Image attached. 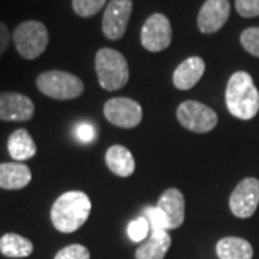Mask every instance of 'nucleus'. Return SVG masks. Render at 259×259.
Masks as SVG:
<instances>
[{
	"label": "nucleus",
	"mask_w": 259,
	"mask_h": 259,
	"mask_svg": "<svg viewBox=\"0 0 259 259\" xmlns=\"http://www.w3.org/2000/svg\"><path fill=\"white\" fill-rule=\"evenodd\" d=\"M144 216L147 218L151 231H168V223H167L166 216L157 206L156 207H147Z\"/></svg>",
	"instance_id": "25"
},
{
	"label": "nucleus",
	"mask_w": 259,
	"mask_h": 259,
	"mask_svg": "<svg viewBox=\"0 0 259 259\" xmlns=\"http://www.w3.org/2000/svg\"><path fill=\"white\" fill-rule=\"evenodd\" d=\"M206 64L200 56H190L177 66L173 72V85L180 91L193 88L203 76Z\"/></svg>",
	"instance_id": "14"
},
{
	"label": "nucleus",
	"mask_w": 259,
	"mask_h": 259,
	"mask_svg": "<svg viewBox=\"0 0 259 259\" xmlns=\"http://www.w3.org/2000/svg\"><path fill=\"white\" fill-rule=\"evenodd\" d=\"M235 8L242 18L259 16V0H236Z\"/></svg>",
	"instance_id": "26"
},
{
	"label": "nucleus",
	"mask_w": 259,
	"mask_h": 259,
	"mask_svg": "<svg viewBox=\"0 0 259 259\" xmlns=\"http://www.w3.org/2000/svg\"><path fill=\"white\" fill-rule=\"evenodd\" d=\"M76 136H78V139L81 140V141L88 143V141H91V140L94 139L95 131H94V127L91 124L83 122V124H79V125H78V128H76Z\"/></svg>",
	"instance_id": "28"
},
{
	"label": "nucleus",
	"mask_w": 259,
	"mask_h": 259,
	"mask_svg": "<svg viewBox=\"0 0 259 259\" xmlns=\"http://www.w3.org/2000/svg\"><path fill=\"white\" fill-rule=\"evenodd\" d=\"M157 207L166 216L167 223H168V231L176 229V228L183 225L186 203L185 196L179 189L171 187V189H167L166 192H163V194L158 199Z\"/></svg>",
	"instance_id": "13"
},
{
	"label": "nucleus",
	"mask_w": 259,
	"mask_h": 259,
	"mask_svg": "<svg viewBox=\"0 0 259 259\" xmlns=\"http://www.w3.org/2000/svg\"><path fill=\"white\" fill-rule=\"evenodd\" d=\"M107 0H72V9L81 18L95 16L105 6Z\"/></svg>",
	"instance_id": "21"
},
{
	"label": "nucleus",
	"mask_w": 259,
	"mask_h": 259,
	"mask_svg": "<svg viewBox=\"0 0 259 259\" xmlns=\"http://www.w3.org/2000/svg\"><path fill=\"white\" fill-rule=\"evenodd\" d=\"M104 115L115 127L136 128L143 120V108L131 98L115 97L104 104Z\"/></svg>",
	"instance_id": "8"
},
{
	"label": "nucleus",
	"mask_w": 259,
	"mask_h": 259,
	"mask_svg": "<svg viewBox=\"0 0 259 259\" xmlns=\"http://www.w3.org/2000/svg\"><path fill=\"white\" fill-rule=\"evenodd\" d=\"M10 40H12V33H10L9 28L6 26V23L0 22V58L9 48Z\"/></svg>",
	"instance_id": "27"
},
{
	"label": "nucleus",
	"mask_w": 259,
	"mask_h": 259,
	"mask_svg": "<svg viewBox=\"0 0 259 259\" xmlns=\"http://www.w3.org/2000/svg\"><path fill=\"white\" fill-rule=\"evenodd\" d=\"M176 115L183 128L197 134L209 133L218 125V114L202 102H182L177 108Z\"/></svg>",
	"instance_id": "6"
},
{
	"label": "nucleus",
	"mask_w": 259,
	"mask_h": 259,
	"mask_svg": "<svg viewBox=\"0 0 259 259\" xmlns=\"http://www.w3.org/2000/svg\"><path fill=\"white\" fill-rule=\"evenodd\" d=\"M150 232V223L146 216H140L137 219L131 221L127 228L128 238L133 242H143L148 236Z\"/></svg>",
	"instance_id": "22"
},
{
	"label": "nucleus",
	"mask_w": 259,
	"mask_h": 259,
	"mask_svg": "<svg viewBox=\"0 0 259 259\" xmlns=\"http://www.w3.org/2000/svg\"><path fill=\"white\" fill-rule=\"evenodd\" d=\"M259 204V180L246 177L238 183L229 197V207L233 216L239 219L250 218Z\"/></svg>",
	"instance_id": "9"
},
{
	"label": "nucleus",
	"mask_w": 259,
	"mask_h": 259,
	"mask_svg": "<svg viewBox=\"0 0 259 259\" xmlns=\"http://www.w3.org/2000/svg\"><path fill=\"white\" fill-rule=\"evenodd\" d=\"M8 151L13 160L25 161V160L35 157L37 148L35 140L32 139L28 130L19 128L10 134L8 140Z\"/></svg>",
	"instance_id": "18"
},
{
	"label": "nucleus",
	"mask_w": 259,
	"mask_h": 259,
	"mask_svg": "<svg viewBox=\"0 0 259 259\" xmlns=\"http://www.w3.org/2000/svg\"><path fill=\"white\" fill-rule=\"evenodd\" d=\"M95 71L98 82L105 91H117L130 79L128 62L122 54L111 48H102L95 55Z\"/></svg>",
	"instance_id": "3"
},
{
	"label": "nucleus",
	"mask_w": 259,
	"mask_h": 259,
	"mask_svg": "<svg viewBox=\"0 0 259 259\" xmlns=\"http://www.w3.org/2000/svg\"><path fill=\"white\" fill-rule=\"evenodd\" d=\"M225 101L228 111L238 120H252L259 111V91L248 72L238 71L231 75Z\"/></svg>",
	"instance_id": "2"
},
{
	"label": "nucleus",
	"mask_w": 259,
	"mask_h": 259,
	"mask_svg": "<svg viewBox=\"0 0 259 259\" xmlns=\"http://www.w3.org/2000/svg\"><path fill=\"white\" fill-rule=\"evenodd\" d=\"M216 253L219 259H252L253 248L246 239L226 236L218 242Z\"/></svg>",
	"instance_id": "19"
},
{
	"label": "nucleus",
	"mask_w": 259,
	"mask_h": 259,
	"mask_svg": "<svg viewBox=\"0 0 259 259\" xmlns=\"http://www.w3.org/2000/svg\"><path fill=\"white\" fill-rule=\"evenodd\" d=\"M12 40L22 58L32 61L47 51L49 33L47 26L39 20H26L16 26L12 33Z\"/></svg>",
	"instance_id": "5"
},
{
	"label": "nucleus",
	"mask_w": 259,
	"mask_h": 259,
	"mask_svg": "<svg viewBox=\"0 0 259 259\" xmlns=\"http://www.w3.org/2000/svg\"><path fill=\"white\" fill-rule=\"evenodd\" d=\"M241 45L250 55L259 58V28H248L241 33Z\"/></svg>",
	"instance_id": "23"
},
{
	"label": "nucleus",
	"mask_w": 259,
	"mask_h": 259,
	"mask_svg": "<svg viewBox=\"0 0 259 259\" xmlns=\"http://www.w3.org/2000/svg\"><path fill=\"white\" fill-rule=\"evenodd\" d=\"M93 209L88 194L79 190H71L61 194L52 204L51 221L58 232L72 233L82 228Z\"/></svg>",
	"instance_id": "1"
},
{
	"label": "nucleus",
	"mask_w": 259,
	"mask_h": 259,
	"mask_svg": "<svg viewBox=\"0 0 259 259\" xmlns=\"http://www.w3.org/2000/svg\"><path fill=\"white\" fill-rule=\"evenodd\" d=\"M35 115L33 101L20 93H0V120L29 121Z\"/></svg>",
	"instance_id": "12"
},
{
	"label": "nucleus",
	"mask_w": 259,
	"mask_h": 259,
	"mask_svg": "<svg viewBox=\"0 0 259 259\" xmlns=\"http://www.w3.org/2000/svg\"><path fill=\"white\" fill-rule=\"evenodd\" d=\"M91 253L83 245L74 243V245H68L59 250L55 255L54 259H90Z\"/></svg>",
	"instance_id": "24"
},
{
	"label": "nucleus",
	"mask_w": 259,
	"mask_h": 259,
	"mask_svg": "<svg viewBox=\"0 0 259 259\" xmlns=\"http://www.w3.org/2000/svg\"><path fill=\"white\" fill-rule=\"evenodd\" d=\"M105 163L115 176L130 177L136 170V160L131 151L124 146L115 144L107 150Z\"/></svg>",
	"instance_id": "16"
},
{
	"label": "nucleus",
	"mask_w": 259,
	"mask_h": 259,
	"mask_svg": "<svg viewBox=\"0 0 259 259\" xmlns=\"http://www.w3.org/2000/svg\"><path fill=\"white\" fill-rule=\"evenodd\" d=\"M229 15V0H206L197 15V28L204 35L216 33L225 26Z\"/></svg>",
	"instance_id": "11"
},
{
	"label": "nucleus",
	"mask_w": 259,
	"mask_h": 259,
	"mask_svg": "<svg viewBox=\"0 0 259 259\" xmlns=\"http://www.w3.org/2000/svg\"><path fill=\"white\" fill-rule=\"evenodd\" d=\"M133 12V0H110L102 15V33L110 40L124 36Z\"/></svg>",
	"instance_id": "10"
},
{
	"label": "nucleus",
	"mask_w": 259,
	"mask_h": 259,
	"mask_svg": "<svg viewBox=\"0 0 259 259\" xmlns=\"http://www.w3.org/2000/svg\"><path fill=\"white\" fill-rule=\"evenodd\" d=\"M171 245L167 231H151V235L136 250V259H164Z\"/></svg>",
	"instance_id": "17"
},
{
	"label": "nucleus",
	"mask_w": 259,
	"mask_h": 259,
	"mask_svg": "<svg viewBox=\"0 0 259 259\" xmlns=\"http://www.w3.org/2000/svg\"><path fill=\"white\" fill-rule=\"evenodd\" d=\"M173 30L170 20L163 13H153L141 29V45L148 52H161L171 44Z\"/></svg>",
	"instance_id": "7"
},
{
	"label": "nucleus",
	"mask_w": 259,
	"mask_h": 259,
	"mask_svg": "<svg viewBox=\"0 0 259 259\" xmlns=\"http://www.w3.org/2000/svg\"><path fill=\"white\" fill-rule=\"evenodd\" d=\"M32 180V171L25 163H2L0 164V189L20 190Z\"/></svg>",
	"instance_id": "15"
},
{
	"label": "nucleus",
	"mask_w": 259,
	"mask_h": 259,
	"mask_svg": "<svg viewBox=\"0 0 259 259\" xmlns=\"http://www.w3.org/2000/svg\"><path fill=\"white\" fill-rule=\"evenodd\" d=\"M0 252L8 258H28L33 252V243L18 233H5L0 238Z\"/></svg>",
	"instance_id": "20"
},
{
	"label": "nucleus",
	"mask_w": 259,
	"mask_h": 259,
	"mask_svg": "<svg viewBox=\"0 0 259 259\" xmlns=\"http://www.w3.org/2000/svg\"><path fill=\"white\" fill-rule=\"evenodd\" d=\"M37 90L49 98L68 101L81 97L85 90L83 82L74 74L65 71H47L36 78Z\"/></svg>",
	"instance_id": "4"
}]
</instances>
